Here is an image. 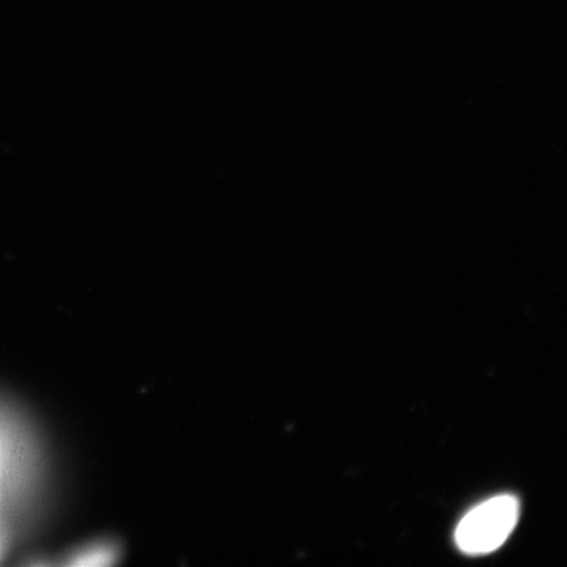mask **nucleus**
<instances>
[{"mask_svg": "<svg viewBox=\"0 0 567 567\" xmlns=\"http://www.w3.org/2000/svg\"><path fill=\"white\" fill-rule=\"evenodd\" d=\"M519 501L513 495L494 496L471 509L460 522L455 538L466 555H487L501 547L519 520Z\"/></svg>", "mask_w": 567, "mask_h": 567, "instance_id": "nucleus-2", "label": "nucleus"}, {"mask_svg": "<svg viewBox=\"0 0 567 567\" xmlns=\"http://www.w3.org/2000/svg\"><path fill=\"white\" fill-rule=\"evenodd\" d=\"M41 458L32 432L0 401V557L40 484Z\"/></svg>", "mask_w": 567, "mask_h": 567, "instance_id": "nucleus-1", "label": "nucleus"}]
</instances>
